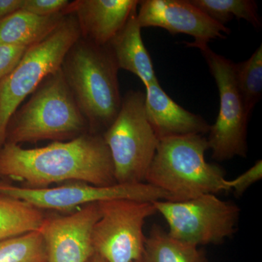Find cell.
Returning <instances> with one entry per match:
<instances>
[{
    "label": "cell",
    "mask_w": 262,
    "mask_h": 262,
    "mask_svg": "<svg viewBox=\"0 0 262 262\" xmlns=\"http://www.w3.org/2000/svg\"><path fill=\"white\" fill-rule=\"evenodd\" d=\"M168 225L169 235L194 246L220 245L237 232L241 209L213 194L182 201L153 202Z\"/></svg>",
    "instance_id": "7"
},
{
    "label": "cell",
    "mask_w": 262,
    "mask_h": 262,
    "mask_svg": "<svg viewBox=\"0 0 262 262\" xmlns=\"http://www.w3.org/2000/svg\"><path fill=\"white\" fill-rule=\"evenodd\" d=\"M193 5L208 15L212 20L225 26L235 17L244 19L259 29L261 18L258 13V6L253 0H189Z\"/></svg>",
    "instance_id": "19"
},
{
    "label": "cell",
    "mask_w": 262,
    "mask_h": 262,
    "mask_svg": "<svg viewBox=\"0 0 262 262\" xmlns=\"http://www.w3.org/2000/svg\"><path fill=\"white\" fill-rule=\"evenodd\" d=\"M262 179V160L256 162L251 168L232 180H227L229 191H233L237 196H242L248 188Z\"/></svg>",
    "instance_id": "23"
},
{
    "label": "cell",
    "mask_w": 262,
    "mask_h": 262,
    "mask_svg": "<svg viewBox=\"0 0 262 262\" xmlns=\"http://www.w3.org/2000/svg\"><path fill=\"white\" fill-rule=\"evenodd\" d=\"M137 10L132 12L121 30L107 46L119 70H126L137 76L146 88L158 80L151 57L141 37Z\"/></svg>",
    "instance_id": "15"
},
{
    "label": "cell",
    "mask_w": 262,
    "mask_h": 262,
    "mask_svg": "<svg viewBox=\"0 0 262 262\" xmlns=\"http://www.w3.org/2000/svg\"><path fill=\"white\" fill-rule=\"evenodd\" d=\"M46 216L30 203L0 193V241L39 231Z\"/></svg>",
    "instance_id": "18"
},
{
    "label": "cell",
    "mask_w": 262,
    "mask_h": 262,
    "mask_svg": "<svg viewBox=\"0 0 262 262\" xmlns=\"http://www.w3.org/2000/svg\"><path fill=\"white\" fill-rule=\"evenodd\" d=\"M134 262H144V260H143V258H140V259L136 260V261H134Z\"/></svg>",
    "instance_id": "27"
},
{
    "label": "cell",
    "mask_w": 262,
    "mask_h": 262,
    "mask_svg": "<svg viewBox=\"0 0 262 262\" xmlns=\"http://www.w3.org/2000/svg\"><path fill=\"white\" fill-rule=\"evenodd\" d=\"M138 0H77L71 2L67 13L75 15L81 37L98 46H107L121 30Z\"/></svg>",
    "instance_id": "13"
},
{
    "label": "cell",
    "mask_w": 262,
    "mask_h": 262,
    "mask_svg": "<svg viewBox=\"0 0 262 262\" xmlns=\"http://www.w3.org/2000/svg\"><path fill=\"white\" fill-rule=\"evenodd\" d=\"M67 13L39 16L19 10L0 20V44L32 47L47 38Z\"/></svg>",
    "instance_id": "16"
},
{
    "label": "cell",
    "mask_w": 262,
    "mask_h": 262,
    "mask_svg": "<svg viewBox=\"0 0 262 262\" xmlns=\"http://www.w3.org/2000/svg\"><path fill=\"white\" fill-rule=\"evenodd\" d=\"M90 131L61 67L50 74L34 90L27 103L10 117L5 142L72 140Z\"/></svg>",
    "instance_id": "3"
},
{
    "label": "cell",
    "mask_w": 262,
    "mask_h": 262,
    "mask_svg": "<svg viewBox=\"0 0 262 262\" xmlns=\"http://www.w3.org/2000/svg\"><path fill=\"white\" fill-rule=\"evenodd\" d=\"M102 136L111 154L117 184L145 183L159 144L146 117L145 94L128 91L122 97L116 119Z\"/></svg>",
    "instance_id": "5"
},
{
    "label": "cell",
    "mask_w": 262,
    "mask_h": 262,
    "mask_svg": "<svg viewBox=\"0 0 262 262\" xmlns=\"http://www.w3.org/2000/svg\"><path fill=\"white\" fill-rule=\"evenodd\" d=\"M234 76L246 111L251 115L262 96V45L248 60L234 63Z\"/></svg>",
    "instance_id": "20"
},
{
    "label": "cell",
    "mask_w": 262,
    "mask_h": 262,
    "mask_svg": "<svg viewBox=\"0 0 262 262\" xmlns=\"http://www.w3.org/2000/svg\"><path fill=\"white\" fill-rule=\"evenodd\" d=\"M148 121L158 139L187 135H205L211 125L201 115L187 111L175 102L159 82L145 88Z\"/></svg>",
    "instance_id": "14"
},
{
    "label": "cell",
    "mask_w": 262,
    "mask_h": 262,
    "mask_svg": "<svg viewBox=\"0 0 262 262\" xmlns=\"http://www.w3.org/2000/svg\"><path fill=\"white\" fill-rule=\"evenodd\" d=\"M100 216L98 203L80 207L67 215H47L39 232L47 262H87L95 253L92 232Z\"/></svg>",
    "instance_id": "12"
},
{
    "label": "cell",
    "mask_w": 262,
    "mask_h": 262,
    "mask_svg": "<svg viewBox=\"0 0 262 262\" xmlns=\"http://www.w3.org/2000/svg\"><path fill=\"white\" fill-rule=\"evenodd\" d=\"M28 49L0 44V82L14 70Z\"/></svg>",
    "instance_id": "24"
},
{
    "label": "cell",
    "mask_w": 262,
    "mask_h": 262,
    "mask_svg": "<svg viewBox=\"0 0 262 262\" xmlns=\"http://www.w3.org/2000/svg\"><path fill=\"white\" fill-rule=\"evenodd\" d=\"M87 262H107L98 253H95Z\"/></svg>",
    "instance_id": "26"
},
{
    "label": "cell",
    "mask_w": 262,
    "mask_h": 262,
    "mask_svg": "<svg viewBox=\"0 0 262 262\" xmlns=\"http://www.w3.org/2000/svg\"><path fill=\"white\" fill-rule=\"evenodd\" d=\"M0 262H47V251L39 231L0 241Z\"/></svg>",
    "instance_id": "21"
},
{
    "label": "cell",
    "mask_w": 262,
    "mask_h": 262,
    "mask_svg": "<svg viewBox=\"0 0 262 262\" xmlns=\"http://www.w3.org/2000/svg\"><path fill=\"white\" fill-rule=\"evenodd\" d=\"M214 77L220 98V113L210 127L208 141L212 158L222 162L248 155V123L246 111L234 76V63L217 54L208 45L196 46Z\"/></svg>",
    "instance_id": "8"
},
{
    "label": "cell",
    "mask_w": 262,
    "mask_h": 262,
    "mask_svg": "<svg viewBox=\"0 0 262 262\" xmlns=\"http://www.w3.org/2000/svg\"><path fill=\"white\" fill-rule=\"evenodd\" d=\"M81 37L75 15L67 13L47 38L29 48L18 64L0 82V149L10 117L48 75L61 67L65 55Z\"/></svg>",
    "instance_id": "6"
},
{
    "label": "cell",
    "mask_w": 262,
    "mask_h": 262,
    "mask_svg": "<svg viewBox=\"0 0 262 262\" xmlns=\"http://www.w3.org/2000/svg\"><path fill=\"white\" fill-rule=\"evenodd\" d=\"M23 0H0V20L21 10Z\"/></svg>",
    "instance_id": "25"
},
{
    "label": "cell",
    "mask_w": 262,
    "mask_h": 262,
    "mask_svg": "<svg viewBox=\"0 0 262 262\" xmlns=\"http://www.w3.org/2000/svg\"><path fill=\"white\" fill-rule=\"evenodd\" d=\"M209 149L202 135L160 139L145 183L168 193L176 201L229 191L225 172L205 158Z\"/></svg>",
    "instance_id": "4"
},
{
    "label": "cell",
    "mask_w": 262,
    "mask_h": 262,
    "mask_svg": "<svg viewBox=\"0 0 262 262\" xmlns=\"http://www.w3.org/2000/svg\"><path fill=\"white\" fill-rule=\"evenodd\" d=\"M0 178L31 189L63 182L117 184L111 154L102 134L92 132L34 149L5 142L0 149Z\"/></svg>",
    "instance_id": "1"
},
{
    "label": "cell",
    "mask_w": 262,
    "mask_h": 262,
    "mask_svg": "<svg viewBox=\"0 0 262 262\" xmlns=\"http://www.w3.org/2000/svg\"><path fill=\"white\" fill-rule=\"evenodd\" d=\"M100 216L92 232L93 246L107 262L142 258L146 220L157 213L152 203L117 199L98 202Z\"/></svg>",
    "instance_id": "9"
},
{
    "label": "cell",
    "mask_w": 262,
    "mask_h": 262,
    "mask_svg": "<svg viewBox=\"0 0 262 262\" xmlns=\"http://www.w3.org/2000/svg\"><path fill=\"white\" fill-rule=\"evenodd\" d=\"M0 193L27 202L43 211L72 212L85 205L110 200L127 199L150 203L176 201L168 193L146 183L96 186L83 182H70L58 187L31 189L0 182Z\"/></svg>",
    "instance_id": "10"
},
{
    "label": "cell",
    "mask_w": 262,
    "mask_h": 262,
    "mask_svg": "<svg viewBox=\"0 0 262 262\" xmlns=\"http://www.w3.org/2000/svg\"><path fill=\"white\" fill-rule=\"evenodd\" d=\"M61 70L90 131L103 134L116 119L122 101L120 70L110 48L80 37L65 55Z\"/></svg>",
    "instance_id": "2"
},
{
    "label": "cell",
    "mask_w": 262,
    "mask_h": 262,
    "mask_svg": "<svg viewBox=\"0 0 262 262\" xmlns=\"http://www.w3.org/2000/svg\"><path fill=\"white\" fill-rule=\"evenodd\" d=\"M142 258L144 262H209L198 246L173 238L158 225L146 237Z\"/></svg>",
    "instance_id": "17"
},
{
    "label": "cell",
    "mask_w": 262,
    "mask_h": 262,
    "mask_svg": "<svg viewBox=\"0 0 262 262\" xmlns=\"http://www.w3.org/2000/svg\"><path fill=\"white\" fill-rule=\"evenodd\" d=\"M137 18L141 29L159 27L170 34H184L194 38L184 42L189 47L208 45L212 39H226L230 29L212 20L189 0L139 1Z\"/></svg>",
    "instance_id": "11"
},
{
    "label": "cell",
    "mask_w": 262,
    "mask_h": 262,
    "mask_svg": "<svg viewBox=\"0 0 262 262\" xmlns=\"http://www.w3.org/2000/svg\"><path fill=\"white\" fill-rule=\"evenodd\" d=\"M68 0H23L21 10L39 16H49L67 12Z\"/></svg>",
    "instance_id": "22"
}]
</instances>
